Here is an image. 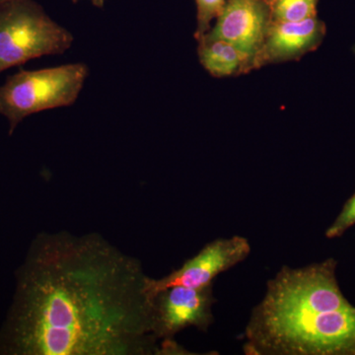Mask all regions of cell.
<instances>
[{
    "label": "cell",
    "instance_id": "ba28073f",
    "mask_svg": "<svg viewBox=\"0 0 355 355\" xmlns=\"http://www.w3.org/2000/svg\"><path fill=\"white\" fill-rule=\"evenodd\" d=\"M326 30L317 16L298 22L272 21L265 42L254 57V69L302 58L321 44Z\"/></svg>",
    "mask_w": 355,
    "mask_h": 355
},
{
    "label": "cell",
    "instance_id": "6da1fadb",
    "mask_svg": "<svg viewBox=\"0 0 355 355\" xmlns=\"http://www.w3.org/2000/svg\"><path fill=\"white\" fill-rule=\"evenodd\" d=\"M148 277L99 233H39L15 272L0 355L162 354Z\"/></svg>",
    "mask_w": 355,
    "mask_h": 355
},
{
    "label": "cell",
    "instance_id": "52a82bcc",
    "mask_svg": "<svg viewBox=\"0 0 355 355\" xmlns=\"http://www.w3.org/2000/svg\"><path fill=\"white\" fill-rule=\"evenodd\" d=\"M270 23V2L266 0H226L216 25L202 37L233 44L250 58L254 69V57L265 42Z\"/></svg>",
    "mask_w": 355,
    "mask_h": 355
},
{
    "label": "cell",
    "instance_id": "8fae6325",
    "mask_svg": "<svg viewBox=\"0 0 355 355\" xmlns=\"http://www.w3.org/2000/svg\"><path fill=\"white\" fill-rule=\"evenodd\" d=\"M226 0H196L197 6V29L195 38H202L211 29L212 21L219 15Z\"/></svg>",
    "mask_w": 355,
    "mask_h": 355
},
{
    "label": "cell",
    "instance_id": "5bb4252c",
    "mask_svg": "<svg viewBox=\"0 0 355 355\" xmlns=\"http://www.w3.org/2000/svg\"><path fill=\"white\" fill-rule=\"evenodd\" d=\"M17 1V0H0V6H4V4L10 3V2Z\"/></svg>",
    "mask_w": 355,
    "mask_h": 355
},
{
    "label": "cell",
    "instance_id": "5b68a950",
    "mask_svg": "<svg viewBox=\"0 0 355 355\" xmlns=\"http://www.w3.org/2000/svg\"><path fill=\"white\" fill-rule=\"evenodd\" d=\"M251 252L249 240L243 236L217 238L205 244L197 254L169 275L161 279L149 277L147 292L153 299L159 292L173 286L202 288L210 286L219 275L247 260Z\"/></svg>",
    "mask_w": 355,
    "mask_h": 355
},
{
    "label": "cell",
    "instance_id": "9a60e30c",
    "mask_svg": "<svg viewBox=\"0 0 355 355\" xmlns=\"http://www.w3.org/2000/svg\"><path fill=\"white\" fill-rule=\"evenodd\" d=\"M266 1L270 2V1H272V0H266Z\"/></svg>",
    "mask_w": 355,
    "mask_h": 355
},
{
    "label": "cell",
    "instance_id": "7c38bea8",
    "mask_svg": "<svg viewBox=\"0 0 355 355\" xmlns=\"http://www.w3.org/2000/svg\"><path fill=\"white\" fill-rule=\"evenodd\" d=\"M355 225V193L352 198L347 200L333 223L329 226L324 232L328 239H336L342 237L349 229Z\"/></svg>",
    "mask_w": 355,
    "mask_h": 355
},
{
    "label": "cell",
    "instance_id": "3957f363",
    "mask_svg": "<svg viewBox=\"0 0 355 355\" xmlns=\"http://www.w3.org/2000/svg\"><path fill=\"white\" fill-rule=\"evenodd\" d=\"M89 76L87 65L69 64L49 69H20L0 86V114L9 135L27 116L46 110L72 106Z\"/></svg>",
    "mask_w": 355,
    "mask_h": 355
},
{
    "label": "cell",
    "instance_id": "277c9868",
    "mask_svg": "<svg viewBox=\"0 0 355 355\" xmlns=\"http://www.w3.org/2000/svg\"><path fill=\"white\" fill-rule=\"evenodd\" d=\"M73 41V35L34 0L0 6V73L35 58L62 55Z\"/></svg>",
    "mask_w": 355,
    "mask_h": 355
},
{
    "label": "cell",
    "instance_id": "30bf717a",
    "mask_svg": "<svg viewBox=\"0 0 355 355\" xmlns=\"http://www.w3.org/2000/svg\"><path fill=\"white\" fill-rule=\"evenodd\" d=\"M319 0H272L270 14L273 22H298L317 16Z\"/></svg>",
    "mask_w": 355,
    "mask_h": 355
},
{
    "label": "cell",
    "instance_id": "8992f818",
    "mask_svg": "<svg viewBox=\"0 0 355 355\" xmlns=\"http://www.w3.org/2000/svg\"><path fill=\"white\" fill-rule=\"evenodd\" d=\"M216 301L214 284L202 288L173 286L159 292L153 298L154 336L159 342H167L186 329L209 331Z\"/></svg>",
    "mask_w": 355,
    "mask_h": 355
},
{
    "label": "cell",
    "instance_id": "9c48e42d",
    "mask_svg": "<svg viewBox=\"0 0 355 355\" xmlns=\"http://www.w3.org/2000/svg\"><path fill=\"white\" fill-rule=\"evenodd\" d=\"M198 42L200 64L211 76L226 77L247 73L253 70L250 58L233 44L223 40L205 37L198 40Z\"/></svg>",
    "mask_w": 355,
    "mask_h": 355
},
{
    "label": "cell",
    "instance_id": "7a4b0ae2",
    "mask_svg": "<svg viewBox=\"0 0 355 355\" xmlns=\"http://www.w3.org/2000/svg\"><path fill=\"white\" fill-rule=\"evenodd\" d=\"M335 259L284 266L266 282L245 327L247 355H355V306L336 277Z\"/></svg>",
    "mask_w": 355,
    "mask_h": 355
},
{
    "label": "cell",
    "instance_id": "4fadbf2b",
    "mask_svg": "<svg viewBox=\"0 0 355 355\" xmlns=\"http://www.w3.org/2000/svg\"><path fill=\"white\" fill-rule=\"evenodd\" d=\"M74 1H77V0H74ZM92 2L93 6L98 7V8H103L105 4V0H90Z\"/></svg>",
    "mask_w": 355,
    "mask_h": 355
}]
</instances>
